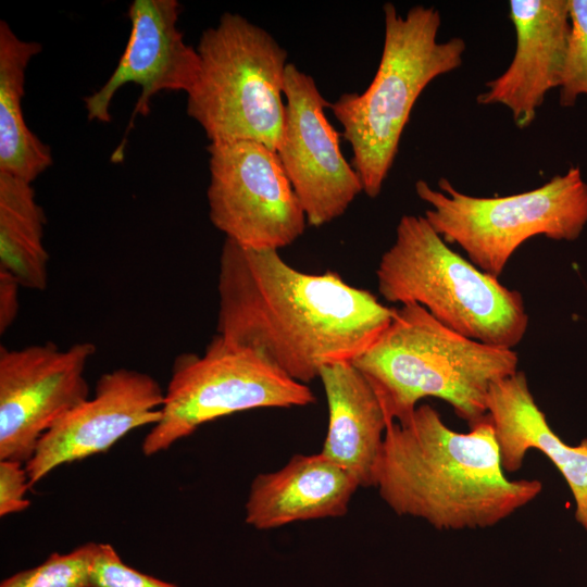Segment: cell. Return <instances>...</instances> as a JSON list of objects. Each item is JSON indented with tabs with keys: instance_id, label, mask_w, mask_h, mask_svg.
Segmentation results:
<instances>
[{
	"instance_id": "obj_1",
	"label": "cell",
	"mask_w": 587,
	"mask_h": 587,
	"mask_svg": "<svg viewBox=\"0 0 587 587\" xmlns=\"http://www.w3.org/2000/svg\"><path fill=\"white\" fill-rule=\"evenodd\" d=\"M216 335L267 358L308 385L324 366L352 362L391 322L395 309L337 273L296 270L278 250L224 240Z\"/></svg>"
},
{
	"instance_id": "obj_2",
	"label": "cell",
	"mask_w": 587,
	"mask_h": 587,
	"mask_svg": "<svg viewBox=\"0 0 587 587\" xmlns=\"http://www.w3.org/2000/svg\"><path fill=\"white\" fill-rule=\"evenodd\" d=\"M374 487L396 514L439 530L495 526L542 490L538 479L505 476L487 415L469 433H458L429 404L388 425Z\"/></svg>"
},
{
	"instance_id": "obj_3",
	"label": "cell",
	"mask_w": 587,
	"mask_h": 587,
	"mask_svg": "<svg viewBox=\"0 0 587 587\" xmlns=\"http://www.w3.org/2000/svg\"><path fill=\"white\" fill-rule=\"evenodd\" d=\"M352 363L389 424L407 422L421 399L434 397L472 427L487 415L491 385L519 371L515 351L464 337L417 303L396 308L389 325Z\"/></svg>"
},
{
	"instance_id": "obj_4",
	"label": "cell",
	"mask_w": 587,
	"mask_h": 587,
	"mask_svg": "<svg viewBox=\"0 0 587 587\" xmlns=\"http://www.w3.org/2000/svg\"><path fill=\"white\" fill-rule=\"evenodd\" d=\"M384 21L383 51L373 80L362 93H342L329 105L370 198L382 191L420 95L435 78L460 67L466 49L460 37L437 40L441 17L434 7L415 5L401 15L387 2Z\"/></svg>"
},
{
	"instance_id": "obj_5",
	"label": "cell",
	"mask_w": 587,
	"mask_h": 587,
	"mask_svg": "<svg viewBox=\"0 0 587 587\" xmlns=\"http://www.w3.org/2000/svg\"><path fill=\"white\" fill-rule=\"evenodd\" d=\"M376 278L388 302L417 303L470 339L512 349L526 333L528 315L521 292L454 252L425 216H401Z\"/></svg>"
},
{
	"instance_id": "obj_6",
	"label": "cell",
	"mask_w": 587,
	"mask_h": 587,
	"mask_svg": "<svg viewBox=\"0 0 587 587\" xmlns=\"http://www.w3.org/2000/svg\"><path fill=\"white\" fill-rule=\"evenodd\" d=\"M186 111L210 143L255 141L276 151L285 115L287 51L264 28L225 12L196 47Z\"/></svg>"
},
{
	"instance_id": "obj_7",
	"label": "cell",
	"mask_w": 587,
	"mask_h": 587,
	"mask_svg": "<svg viewBox=\"0 0 587 587\" xmlns=\"http://www.w3.org/2000/svg\"><path fill=\"white\" fill-rule=\"evenodd\" d=\"M415 192L429 204L424 216L441 238L497 278L529 238L573 241L587 224V183L576 166L538 188L503 197L465 195L445 177L438 189L419 179Z\"/></svg>"
},
{
	"instance_id": "obj_8",
	"label": "cell",
	"mask_w": 587,
	"mask_h": 587,
	"mask_svg": "<svg viewBox=\"0 0 587 587\" xmlns=\"http://www.w3.org/2000/svg\"><path fill=\"white\" fill-rule=\"evenodd\" d=\"M315 396L267 358L215 335L202 355L180 354L165 390L161 419L142 440L145 455L165 451L201 425L261 408L305 407Z\"/></svg>"
},
{
	"instance_id": "obj_9",
	"label": "cell",
	"mask_w": 587,
	"mask_h": 587,
	"mask_svg": "<svg viewBox=\"0 0 587 587\" xmlns=\"http://www.w3.org/2000/svg\"><path fill=\"white\" fill-rule=\"evenodd\" d=\"M211 223L236 243L279 250L308 224L276 151L255 141L209 143Z\"/></svg>"
},
{
	"instance_id": "obj_10",
	"label": "cell",
	"mask_w": 587,
	"mask_h": 587,
	"mask_svg": "<svg viewBox=\"0 0 587 587\" xmlns=\"http://www.w3.org/2000/svg\"><path fill=\"white\" fill-rule=\"evenodd\" d=\"M285 115L278 159L313 227L342 215L363 192L361 179L340 149V134L328 121L330 103L314 78L288 63L284 78Z\"/></svg>"
},
{
	"instance_id": "obj_11",
	"label": "cell",
	"mask_w": 587,
	"mask_h": 587,
	"mask_svg": "<svg viewBox=\"0 0 587 587\" xmlns=\"http://www.w3.org/2000/svg\"><path fill=\"white\" fill-rule=\"evenodd\" d=\"M91 342L0 347V460L26 463L43 434L89 398Z\"/></svg>"
},
{
	"instance_id": "obj_12",
	"label": "cell",
	"mask_w": 587,
	"mask_h": 587,
	"mask_svg": "<svg viewBox=\"0 0 587 587\" xmlns=\"http://www.w3.org/2000/svg\"><path fill=\"white\" fill-rule=\"evenodd\" d=\"M165 391L151 375L129 369L102 374L95 396L86 399L39 439L25 463L29 485L58 466L110 449L130 430L161 419Z\"/></svg>"
},
{
	"instance_id": "obj_13",
	"label": "cell",
	"mask_w": 587,
	"mask_h": 587,
	"mask_svg": "<svg viewBox=\"0 0 587 587\" xmlns=\"http://www.w3.org/2000/svg\"><path fill=\"white\" fill-rule=\"evenodd\" d=\"M130 34L117 65L108 80L85 98L89 121L109 123L111 102L126 84L140 87L125 137L112 155L123 160L126 136L138 114L146 116L151 99L161 91L191 88L199 70L197 49L187 45L177 26L180 4L176 0H135L128 8Z\"/></svg>"
},
{
	"instance_id": "obj_14",
	"label": "cell",
	"mask_w": 587,
	"mask_h": 587,
	"mask_svg": "<svg viewBox=\"0 0 587 587\" xmlns=\"http://www.w3.org/2000/svg\"><path fill=\"white\" fill-rule=\"evenodd\" d=\"M510 18L516 34L514 57L508 68L485 84L480 104H503L519 128L528 127L547 92L559 88L570 14L567 0H511Z\"/></svg>"
},
{
	"instance_id": "obj_15",
	"label": "cell",
	"mask_w": 587,
	"mask_h": 587,
	"mask_svg": "<svg viewBox=\"0 0 587 587\" xmlns=\"http://www.w3.org/2000/svg\"><path fill=\"white\" fill-rule=\"evenodd\" d=\"M486 408L503 471H519L530 449L544 453L566 482L575 502V520L587 532V438L571 446L551 429L522 371L491 385Z\"/></svg>"
},
{
	"instance_id": "obj_16",
	"label": "cell",
	"mask_w": 587,
	"mask_h": 587,
	"mask_svg": "<svg viewBox=\"0 0 587 587\" xmlns=\"http://www.w3.org/2000/svg\"><path fill=\"white\" fill-rule=\"evenodd\" d=\"M360 487L321 452L294 455L285 466L257 475L245 504V521L268 530L290 523L344 516Z\"/></svg>"
},
{
	"instance_id": "obj_17",
	"label": "cell",
	"mask_w": 587,
	"mask_h": 587,
	"mask_svg": "<svg viewBox=\"0 0 587 587\" xmlns=\"http://www.w3.org/2000/svg\"><path fill=\"white\" fill-rule=\"evenodd\" d=\"M328 427L321 453L360 487H374L375 467L389 422L374 389L352 362L324 366Z\"/></svg>"
},
{
	"instance_id": "obj_18",
	"label": "cell",
	"mask_w": 587,
	"mask_h": 587,
	"mask_svg": "<svg viewBox=\"0 0 587 587\" xmlns=\"http://www.w3.org/2000/svg\"><path fill=\"white\" fill-rule=\"evenodd\" d=\"M41 51L0 21V173L33 183L52 164L50 148L27 126L23 114L25 73Z\"/></svg>"
},
{
	"instance_id": "obj_19",
	"label": "cell",
	"mask_w": 587,
	"mask_h": 587,
	"mask_svg": "<svg viewBox=\"0 0 587 587\" xmlns=\"http://www.w3.org/2000/svg\"><path fill=\"white\" fill-rule=\"evenodd\" d=\"M45 223L32 183L0 173V270L21 287L43 290L48 285Z\"/></svg>"
},
{
	"instance_id": "obj_20",
	"label": "cell",
	"mask_w": 587,
	"mask_h": 587,
	"mask_svg": "<svg viewBox=\"0 0 587 587\" xmlns=\"http://www.w3.org/2000/svg\"><path fill=\"white\" fill-rule=\"evenodd\" d=\"M98 544L87 542L68 553H52L43 563L4 579L0 587H91Z\"/></svg>"
},
{
	"instance_id": "obj_21",
	"label": "cell",
	"mask_w": 587,
	"mask_h": 587,
	"mask_svg": "<svg viewBox=\"0 0 587 587\" xmlns=\"http://www.w3.org/2000/svg\"><path fill=\"white\" fill-rule=\"evenodd\" d=\"M567 1L571 26L559 86L563 108L587 95V0Z\"/></svg>"
},
{
	"instance_id": "obj_22",
	"label": "cell",
	"mask_w": 587,
	"mask_h": 587,
	"mask_svg": "<svg viewBox=\"0 0 587 587\" xmlns=\"http://www.w3.org/2000/svg\"><path fill=\"white\" fill-rule=\"evenodd\" d=\"M91 587H177L125 564L110 544H98Z\"/></svg>"
},
{
	"instance_id": "obj_23",
	"label": "cell",
	"mask_w": 587,
	"mask_h": 587,
	"mask_svg": "<svg viewBox=\"0 0 587 587\" xmlns=\"http://www.w3.org/2000/svg\"><path fill=\"white\" fill-rule=\"evenodd\" d=\"M24 463L0 460V515L5 516L26 510L30 502L25 495L30 487Z\"/></svg>"
},
{
	"instance_id": "obj_24",
	"label": "cell",
	"mask_w": 587,
	"mask_h": 587,
	"mask_svg": "<svg viewBox=\"0 0 587 587\" xmlns=\"http://www.w3.org/2000/svg\"><path fill=\"white\" fill-rule=\"evenodd\" d=\"M18 282L8 272L0 270V333H5L18 311Z\"/></svg>"
}]
</instances>
